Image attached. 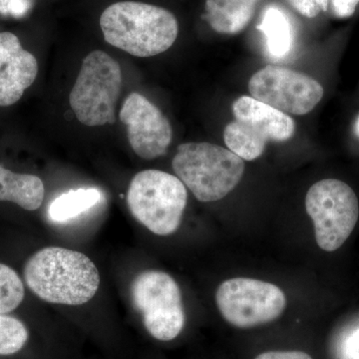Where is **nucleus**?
Returning <instances> with one entry per match:
<instances>
[{
	"label": "nucleus",
	"mask_w": 359,
	"mask_h": 359,
	"mask_svg": "<svg viewBox=\"0 0 359 359\" xmlns=\"http://www.w3.org/2000/svg\"><path fill=\"white\" fill-rule=\"evenodd\" d=\"M188 200L183 182L166 172L145 170L130 183L127 204L139 223L158 236L176 233Z\"/></svg>",
	"instance_id": "obj_4"
},
{
	"label": "nucleus",
	"mask_w": 359,
	"mask_h": 359,
	"mask_svg": "<svg viewBox=\"0 0 359 359\" xmlns=\"http://www.w3.org/2000/svg\"><path fill=\"white\" fill-rule=\"evenodd\" d=\"M257 29L266 39V50L271 58L280 60L289 55L294 43V32L289 16L282 8L266 7Z\"/></svg>",
	"instance_id": "obj_15"
},
{
	"label": "nucleus",
	"mask_w": 359,
	"mask_h": 359,
	"mask_svg": "<svg viewBox=\"0 0 359 359\" xmlns=\"http://www.w3.org/2000/svg\"><path fill=\"white\" fill-rule=\"evenodd\" d=\"M122 86L119 63L96 50L84 58L69 103L78 121L89 127L114 124L115 107Z\"/></svg>",
	"instance_id": "obj_5"
},
{
	"label": "nucleus",
	"mask_w": 359,
	"mask_h": 359,
	"mask_svg": "<svg viewBox=\"0 0 359 359\" xmlns=\"http://www.w3.org/2000/svg\"><path fill=\"white\" fill-rule=\"evenodd\" d=\"M32 7V0H0V13L13 18L25 16Z\"/></svg>",
	"instance_id": "obj_21"
},
{
	"label": "nucleus",
	"mask_w": 359,
	"mask_h": 359,
	"mask_svg": "<svg viewBox=\"0 0 359 359\" xmlns=\"http://www.w3.org/2000/svg\"><path fill=\"white\" fill-rule=\"evenodd\" d=\"M39 73V63L30 52L21 49L0 70V106L18 102Z\"/></svg>",
	"instance_id": "obj_12"
},
{
	"label": "nucleus",
	"mask_w": 359,
	"mask_h": 359,
	"mask_svg": "<svg viewBox=\"0 0 359 359\" xmlns=\"http://www.w3.org/2000/svg\"><path fill=\"white\" fill-rule=\"evenodd\" d=\"M21 49L20 39L13 33H0V70Z\"/></svg>",
	"instance_id": "obj_19"
},
{
	"label": "nucleus",
	"mask_w": 359,
	"mask_h": 359,
	"mask_svg": "<svg viewBox=\"0 0 359 359\" xmlns=\"http://www.w3.org/2000/svg\"><path fill=\"white\" fill-rule=\"evenodd\" d=\"M252 98L285 114L306 115L323 99L325 90L313 77L280 66L268 65L249 82Z\"/></svg>",
	"instance_id": "obj_10"
},
{
	"label": "nucleus",
	"mask_w": 359,
	"mask_h": 359,
	"mask_svg": "<svg viewBox=\"0 0 359 359\" xmlns=\"http://www.w3.org/2000/svg\"><path fill=\"white\" fill-rule=\"evenodd\" d=\"M131 299L144 327L154 339L170 341L185 325V309L178 283L160 271H145L131 283Z\"/></svg>",
	"instance_id": "obj_8"
},
{
	"label": "nucleus",
	"mask_w": 359,
	"mask_h": 359,
	"mask_svg": "<svg viewBox=\"0 0 359 359\" xmlns=\"http://www.w3.org/2000/svg\"><path fill=\"white\" fill-rule=\"evenodd\" d=\"M43 182L34 175L13 173L0 166V201L13 202L26 211H35L43 203Z\"/></svg>",
	"instance_id": "obj_14"
},
{
	"label": "nucleus",
	"mask_w": 359,
	"mask_h": 359,
	"mask_svg": "<svg viewBox=\"0 0 359 359\" xmlns=\"http://www.w3.org/2000/svg\"><path fill=\"white\" fill-rule=\"evenodd\" d=\"M120 121L128 129L132 149L142 159L153 160L166 154L173 129L162 111L141 94H130L123 104Z\"/></svg>",
	"instance_id": "obj_11"
},
{
	"label": "nucleus",
	"mask_w": 359,
	"mask_h": 359,
	"mask_svg": "<svg viewBox=\"0 0 359 359\" xmlns=\"http://www.w3.org/2000/svg\"><path fill=\"white\" fill-rule=\"evenodd\" d=\"M101 193L96 189H78L62 194L51 203L49 217L52 221L65 223L88 211L98 204Z\"/></svg>",
	"instance_id": "obj_16"
},
{
	"label": "nucleus",
	"mask_w": 359,
	"mask_h": 359,
	"mask_svg": "<svg viewBox=\"0 0 359 359\" xmlns=\"http://www.w3.org/2000/svg\"><path fill=\"white\" fill-rule=\"evenodd\" d=\"M100 27L108 43L136 57H152L167 51L179 32L173 13L136 1L107 7L101 15Z\"/></svg>",
	"instance_id": "obj_2"
},
{
	"label": "nucleus",
	"mask_w": 359,
	"mask_h": 359,
	"mask_svg": "<svg viewBox=\"0 0 359 359\" xmlns=\"http://www.w3.org/2000/svg\"><path fill=\"white\" fill-rule=\"evenodd\" d=\"M255 359H313L302 351H268L259 354Z\"/></svg>",
	"instance_id": "obj_24"
},
{
	"label": "nucleus",
	"mask_w": 359,
	"mask_h": 359,
	"mask_svg": "<svg viewBox=\"0 0 359 359\" xmlns=\"http://www.w3.org/2000/svg\"><path fill=\"white\" fill-rule=\"evenodd\" d=\"M259 0H205V16L212 29L237 34L249 25Z\"/></svg>",
	"instance_id": "obj_13"
},
{
	"label": "nucleus",
	"mask_w": 359,
	"mask_h": 359,
	"mask_svg": "<svg viewBox=\"0 0 359 359\" xmlns=\"http://www.w3.org/2000/svg\"><path fill=\"white\" fill-rule=\"evenodd\" d=\"M290 4L302 15L316 18L321 11H327L330 0H289Z\"/></svg>",
	"instance_id": "obj_20"
},
{
	"label": "nucleus",
	"mask_w": 359,
	"mask_h": 359,
	"mask_svg": "<svg viewBox=\"0 0 359 359\" xmlns=\"http://www.w3.org/2000/svg\"><path fill=\"white\" fill-rule=\"evenodd\" d=\"M217 306L224 320L240 328L271 323L282 316L287 299L273 283L236 278L226 280L216 292Z\"/></svg>",
	"instance_id": "obj_9"
},
{
	"label": "nucleus",
	"mask_w": 359,
	"mask_h": 359,
	"mask_svg": "<svg viewBox=\"0 0 359 359\" xmlns=\"http://www.w3.org/2000/svg\"><path fill=\"white\" fill-rule=\"evenodd\" d=\"M306 209L313 221L316 243L325 252L339 250L358 224L356 194L339 180H321L311 186L306 194Z\"/></svg>",
	"instance_id": "obj_7"
},
{
	"label": "nucleus",
	"mask_w": 359,
	"mask_h": 359,
	"mask_svg": "<svg viewBox=\"0 0 359 359\" xmlns=\"http://www.w3.org/2000/svg\"><path fill=\"white\" fill-rule=\"evenodd\" d=\"M26 285L42 301L81 306L95 297L100 275L86 255L48 247L35 252L25 266Z\"/></svg>",
	"instance_id": "obj_1"
},
{
	"label": "nucleus",
	"mask_w": 359,
	"mask_h": 359,
	"mask_svg": "<svg viewBox=\"0 0 359 359\" xmlns=\"http://www.w3.org/2000/svg\"><path fill=\"white\" fill-rule=\"evenodd\" d=\"M172 165L196 199L204 203L223 199L245 173L244 160L229 149L205 142L180 145Z\"/></svg>",
	"instance_id": "obj_3"
},
{
	"label": "nucleus",
	"mask_w": 359,
	"mask_h": 359,
	"mask_svg": "<svg viewBox=\"0 0 359 359\" xmlns=\"http://www.w3.org/2000/svg\"><path fill=\"white\" fill-rule=\"evenodd\" d=\"M344 359H359V328L347 337L342 346Z\"/></svg>",
	"instance_id": "obj_23"
},
{
	"label": "nucleus",
	"mask_w": 359,
	"mask_h": 359,
	"mask_svg": "<svg viewBox=\"0 0 359 359\" xmlns=\"http://www.w3.org/2000/svg\"><path fill=\"white\" fill-rule=\"evenodd\" d=\"M25 299V287L13 269L0 264V313H8L20 306Z\"/></svg>",
	"instance_id": "obj_18"
},
{
	"label": "nucleus",
	"mask_w": 359,
	"mask_h": 359,
	"mask_svg": "<svg viewBox=\"0 0 359 359\" xmlns=\"http://www.w3.org/2000/svg\"><path fill=\"white\" fill-rule=\"evenodd\" d=\"M332 11L337 18H347L355 13L359 0H332Z\"/></svg>",
	"instance_id": "obj_22"
},
{
	"label": "nucleus",
	"mask_w": 359,
	"mask_h": 359,
	"mask_svg": "<svg viewBox=\"0 0 359 359\" xmlns=\"http://www.w3.org/2000/svg\"><path fill=\"white\" fill-rule=\"evenodd\" d=\"M233 114L236 120L224 128V140L241 159L256 160L269 141L285 142L294 136L295 124L289 115L252 97L238 98Z\"/></svg>",
	"instance_id": "obj_6"
},
{
	"label": "nucleus",
	"mask_w": 359,
	"mask_h": 359,
	"mask_svg": "<svg viewBox=\"0 0 359 359\" xmlns=\"http://www.w3.org/2000/svg\"><path fill=\"white\" fill-rule=\"evenodd\" d=\"M29 332L22 321L0 313V356L20 353L27 344Z\"/></svg>",
	"instance_id": "obj_17"
},
{
	"label": "nucleus",
	"mask_w": 359,
	"mask_h": 359,
	"mask_svg": "<svg viewBox=\"0 0 359 359\" xmlns=\"http://www.w3.org/2000/svg\"><path fill=\"white\" fill-rule=\"evenodd\" d=\"M354 133H355L356 136L359 138V115L358 118H356L355 123H354Z\"/></svg>",
	"instance_id": "obj_25"
}]
</instances>
